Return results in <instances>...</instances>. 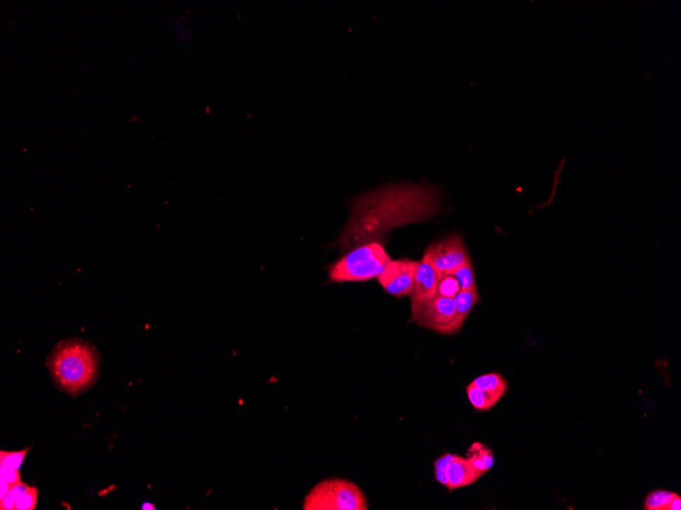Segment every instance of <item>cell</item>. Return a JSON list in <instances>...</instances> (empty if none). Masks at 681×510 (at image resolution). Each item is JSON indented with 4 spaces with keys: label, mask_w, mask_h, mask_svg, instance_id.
<instances>
[{
    "label": "cell",
    "mask_w": 681,
    "mask_h": 510,
    "mask_svg": "<svg viewBox=\"0 0 681 510\" xmlns=\"http://www.w3.org/2000/svg\"><path fill=\"white\" fill-rule=\"evenodd\" d=\"M440 208L439 191L429 185L395 184L364 193L351 202L339 248L346 251L365 242H381L393 228L428 220Z\"/></svg>",
    "instance_id": "6da1fadb"
},
{
    "label": "cell",
    "mask_w": 681,
    "mask_h": 510,
    "mask_svg": "<svg viewBox=\"0 0 681 510\" xmlns=\"http://www.w3.org/2000/svg\"><path fill=\"white\" fill-rule=\"evenodd\" d=\"M49 367L56 383L62 390L69 394H78L95 381L97 354L84 341H66L55 348Z\"/></svg>",
    "instance_id": "7a4b0ae2"
},
{
    "label": "cell",
    "mask_w": 681,
    "mask_h": 510,
    "mask_svg": "<svg viewBox=\"0 0 681 510\" xmlns=\"http://www.w3.org/2000/svg\"><path fill=\"white\" fill-rule=\"evenodd\" d=\"M329 267L332 282H360L379 278L392 262L379 240L355 247Z\"/></svg>",
    "instance_id": "3957f363"
},
{
    "label": "cell",
    "mask_w": 681,
    "mask_h": 510,
    "mask_svg": "<svg viewBox=\"0 0 681 510\" xmlns=\"http://www.w3.org/2000/svg\"><path fill=\"white\" fill-rule=\"evenodd\" d=\"M304 510H368L363 490L345 478H327L316 484L305 497Z\"/></svg>",
    "instance_id": "277c9868"
},
{
    "label": "cell",
    "mask_w": 681,
    "mask_h": 510,
    "mask_svg": "<svg viewBox=\"0 0 681 510\" xmlns=\"http://www.w3.org/2000/svg\"><path fill=\"white\" fill-rule=\"evenodd\" d=\"M411 321L440 334H454L453 298L436 296L424 303H411Z\"/></svg>",
    "instance_id": "5b68a950"
},
{
    "label": "cell",
    "mask_w": 681,
    "mask_h": 510,
    "mask_svg": "<svg viewBox=\"0 0 681 510\" xmlns=\"http://www.w3.org/2000/svg\"><path fill=\"white\" fill-rule=\"evenodd\" d=\"M424 260L429 263L439 274H451L467 263L471 262L462 237L449 235L428 247Z\"/></svg>",
    "instance_id": "8992f818"
},
{
    "label": "cell",
    "mask_w": 681,
    "mask_h": 510,
    "mask_svg": "<svg viewBox=\"0 0 681 510\" xmlns=\"http://www.w3.org/2000/svg\"><path fill=\"white\" fill-rule=\"evenodd\" d=\"M418 262L411 260L392 261L377 278L386 293L403 298L412 293Z\"/></svg>",
    "instance_id": "52a82bcc"
},
{
    "label": "cell",
    "mask_w": 681,
    "mask_h": 510,
    "mask_svg": "<svg viewBox=\"0 0 681 510\" xmlns=\"http://www.w3.org/2000/svg\"><path fill=\"white\" fill-rule=\"evenodd\" d=\"M439 278L440 274L429 263L424 259L418 262L412 293L410 294L411 303L428 302L435 298Z\"/></svg>",
    "instance_id": "ba28073f"
},
{
    "label": "cell",
    "mask_w": 681,
    "mask_h": 510,
    "mask_svg": "<svg viewBox=\"0 0 681 510\" xmlns=\"http://www.w3.org/2000/svg\"><path fill=\"white\" fill-rule=\"evenodd\" d=\"M447 478H448V485L446 488L449 492L469 486L478 481L476 469L471 462L466 457L457 455L454 456L453 460L449 464Z\"/></svg>",
    "instance_id": "9c48e42d"
},
{
    "label": "cell",
    "mask_w": 681,
    "mask_h": 510,
    "mask_svg": "<svg viewBox=\"0 0 681 510\" xmlns=\"http://www.w3.org/2000/svg\"><path fill=\"white\" fill-rule=\"evenodd\" d=\"M455 305V319H454V333L461 329L463 324L467 317L471 313L474 305L480 302V294L478 289H474L471 291H460L457 296L453 298Z\"/></svg>",
    "instance_id": "30bf717a"
},
{
    "label": "cell",
    "mask_w": 681,
    "mask_h": 510,
    "mask_svg": "<svg viewBox=\"0 0 681 510\" xmlns=\"http://www.w3.org/2000/svg\"><path fill=\"white\" fill-rule=\"evenodd\" d=\"M466 458L476 469L478 478L487 474L494 464L493 450L480 442H474L469 447Z\"/></svg>",
    "instance_id": "8fae6325"
},
{
    "label": "cell",
    "mask_w": 681,
    "mask_h": 510,
    "mask_svg": "<svg viewBox=\"0 0 681 510\" xmlns=\"http://www.w3.org/2000/svg\"><path fill=\"white\" fill-rule=\"evenodd\" d=\"M471 383L485 391L499 402L508 390L507 381L499 373H490L474 379Z\"/></svg>",
    "instance_id": "7c38bea8"
},
{
    "label": "cell",
    "mask_w": 681,
    "mask_h": 510,
    "mask_svg": "<svg viewBox=\"0 0 681 510\" xmlns=\"http://www.w3.org/2000/svg\"><path fill=\"white\" fill-rule=\"evenodd\" d=\"M466 392L469 401L478 412H487L498 404L491 394L476 387L473 383L467 386Z\"/></svg>",
    "instance_id": "4fadbf2b"
},
{
    "label": "cell",
    "mask_w": 681,
    "mask_h": 510,
    "mask_svg": "<svg viewBox=\"0 0 681 510\" xmlns=\"http://www.w3.org/2000/svg\"><path fill=\"white\" fill-rule=\"evenodd\" d=\"M677 494L666 490L651 492L644 502L645 510H667L671 501Z\"/></svg>",
    "instance_id": "5bb4252c"
},
{
    "label": "cell",
    "mask_w": 681,
    "mask_h": 510,
    "mask_svg": "<svg viewBox=\"0 0 681 510\" xmlns=\"http://www.w3.org/2000/svg\"><path fill=\"white\" fill-rule=\"evenodd\" d=\"M460 291L459 282L453 274H440L437 296L454 298Z\"/></svg>",
    "instance_id": "9a60e30c"
},
{
    "label": "cell",
    "mask_w": 681,
    "mask_h": 510,
    "mask_svg": "<svg viewBox=\"0 0 681 510\" xmlns=\"http://www.w3.org/2000/svg\"><path fill=\"white\" fill-rule=\"evenodd\" d=\"M451 274H453L457 278L461 291H471V289H478L471 262L467 263L464 266L460 267Z\"/></svg>",
    "instance_id": "2e32d148"
},
{
    "label": "cell",
    "mask_w": 681,
    "mask_h": 510,
    "mask_svg": "<svg viewBox=\"0 0 681 510\" xmlns=\"http://www.w3.org/2000/svg\"><path fill=\"white\" fill-rule=\"evenodd\" d=\"M27 453H28V449L17 451V453H6V451H1V453H0V467H1V471H19Z\"/></svg>",
    "instance_id": "e0dca14e"
},
{
    "label": "cell",
    "mask_w": 681,
    "mask_h": 510,
    "mask_svg": "<svg viewBox=\"0 0 681 510\" xmlns=\"http://www.w3.org/2000/svg\"><path fill=\"white\" fill-rule=\"evenodd\" d=\"M454 456L455 455L447 453L445 455H440L435 462L436 480L440 482V484L444 485L445 487H447V485H448L447 471H448L449 464L453 460Z\"/></svg>",
    "instance_id": "ac0fdd59"
},
{
    "label": "cell",
    "mask_w": 681,
    "mask_h": 510,
    "mask_svg": "<svg viewBox=\"0 0 681 510\" xmlns=\"http://www.w3.org/2000/svg\"><path fill=\"white\" fill-rule=\"evenodd\" d=\"M29 488L28 485L25 484V483H18L17 485L11 489L10 493L6 496V497L2 498L0 501V509L2 510H11L15 509V503H17L18 499H19L20 496Z\"/></svg>",
    "instance_id": "d6986e66"
},
{
    "label": "cell",
    "mask_w": 681,
    "mask_h": 510,
    "mask_svg": "<svg viewBox=\"0 0 681 510\" xmlns=\"http://www.w3.org/2000/svg\"><path fill=\"white\" fill-rule=\"evenodd\" d=\"M38 490L35 487H29L24 493L20 496L17 503H15V510H33L37 504Z\"/></svg>",
    "instance_id": "ffe728a7"
},
{
    "label": "cell",
    "mask_w": 681,
    "mask_h": 510,
    "mask_svg": "<svg viewBox=\"0 0 681 510\" xmlns=\"http://www.w3.org/2000/svg\"><path fill=\"white\" fill-rule=\"evenodd\" d=\"M1 482L15 486L18 483L21 482L19 471H1Z\"/></svg>",
    "instance_id": "44dd1931"
},
{
    "label": "cell",
    "mask_w": 681,
    "mask_h": 510,
    "mask_svg": "<svg viewBox=\"0 0 681 510\" xmlns=\"http://www.w3.org/2000/svg\"><path fill=\"white\" fill-rule=\"evenodd\" d=\"M681 509V497L680 495H676L671 501L670 504H669L668 509L667 510H680Z\"/></svg>",
    "instance_id": "7402d4cb"
},
{
    "label": "cell",
    "mask_w": 681,
    "mask_h": 510,
    "mask_svg": "<svg viewBox=\"0 0 681 510\" xmlns=\"http://www.w3.org/2000/svg\"><path fill=\"white\" fill-rule=\"evenodd\" d=\"M13 486H11V485L8 484V483L1 482V487H0V491H1V493H0V499L6 497V496L10 493L11 489L13 488Z\"/></svg>",
    "instance_id": "603a6c76"
}]
</instances>
